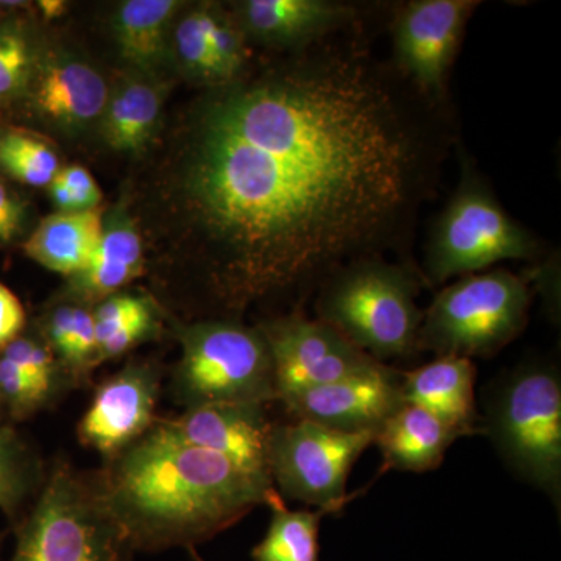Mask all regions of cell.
I'll use <instances>...</instances> for the list:
<instances>
[{
  "instance_id": "cell-17",
  "label": "cell",
  "mask_w": 561,
  "mask_h": 561,
  "mask_svg": "<svg viewBox=\"0 0 561 561\" xmlns=\"http://www.w3.org/2000/svg\"><path fill=\"white\" fill-rule=\"evenodd\" d=\"M459 438V432L434 413L402 402L376 431L373 445L381 451V472H426L440 467L449 446Z\"/></svg>"
},
{
  "instance_id": "cell-1",
  "label": "cell",
  "mask_w": 561,
  "mask_h": 561,
  "mask_svg": "<svg viewBox=\"0 0 561 561\" xmlns=\"http://www.w3.org/2000/svg\"><path fill=\"white\" fill-rule=\"evenodd\" d=\"M367 21L203 106L187 191L220 319L273 298L301 311L353 262L394 254L419 268L420 213L456 133L446 103L375 54Z\"/></svg>"
},
{
  "instance_id": "cell-15",
  "label": "cell",
  "mask_w": 561,
  "mask_h": 561,
  "mask_svg": "<svg viewBox=\"0 0 561 561\" xmlns=\"http://www.w3.org/2000/svg\"><path fill=\"white\" fill-rule=\"evenodd\" d=\"M371 7L343 0H247L234 20L245 38L300 50L368 18Z\"/></svg>"
},
{
  "instance_id": "cell-4",
  "label": "cell",
  "mask_w": 561,
  "mask_h": 561,
  "mask_svg": "<svg viewBox=\"0 0 561 561\" xmlns=\"http://www.w3.org/2000/svg\"><path fill=\"white\" fill-rule=\"evenodd\" d=\"M14 534L9 561H131V542L103 496L101 472L66 460L46 481Z\"/></svg>"
},
{
  "instance_id": "cell-5",
  "label": "cell",
  "mask_w": 561,
  "mask_h": 561,
  "mask_svg": "<svg viewBox=\"0 0 561 561\" xmlns=\"http://www.w3.org/2000/svg\"><path fill=\"white\" fill-rule=\"evenodd\" d=\"M481 432L518 478L561 500V376L551 360L526 359L491 383Z\"/></svg>"
},
{
  "instance_id": "cell-6",
  "label": "cell",
  "mask_w": 561,
  "mask_h": 561,
  "mask_svg": "<svg viewBox=\"0 0 561 561\" xmlns=\"http://www.w3.org/2000/svg\"><path fill=\"white\" fill-rule=\"evenodd\" d=\"M542 242L513 219L468 154L460 153V180L438 214L424 247L426 286L489 271L504 261H537Z\"/></svg>"
},
{
  "instance_id": "cell-14",
  "label": "cell",
  "mask_w": 561,
  "mask_h": 561,
  "mask_svg": "<svg viewBox=\"0 0 561 561\" xmlns=\"http://www.w3.org/2000/svg\"><path fill=\"white\" fill-rule=\"evenodd\" d=\"M295 420L328 430L375 432L402 404L401 373L383 364L376 370L311 387L279 398Z\"/></svg>"
},
{
  "instance_id": "cell-32",
  "label": "cell",
  "mask_w": 561,
  "mask_h": 561,
  "mask_svg": "<svg viewBox=\"0 0 561 561\" xmlns=\"http://www.w3.org/2000/svg\"><path fill=\"white\" fill-rule=\"evenodd\" d=\"M24 206L0 181V242H9L21 230Z\"/></svg>"
},
{
  "instance_id": "cell-34",
  "label": "cell",
  "mask_w": 561,
  "mask_h": 561,
  "mask_svg": "<svg viewBox=\"0 0 561 561\" xmlns=\"http://www.w3.org/2000/svg\"><path fill=\"white\" fill-rule=\"evenodd\" d=\"M39 9L43 11L44 16L54 20V18L61 16L62 11L66 9V3L58 2V0H43V2H39Z\"/></svg>"
},
{
  "instance_id": "cell-28",
  "label": "cell",
  "mask_w": 561,
  "mask_h": 561,
  "mask_svg": "<svg viewBox=\"0 0 561 561\" xmlns=\"http://www.w3.org/2000/svg\"><path fill=\"white\" fill-rule=\"evenodd\" d=\"M33 66L31 43L16 25L0 24V102L24 90Z\"/></svg>"
},
{
  "instance_id": "cell-31",
  "label": "cell",
  "mask_w": 561,
  "mask_h": 561,
  "mask_svg": "<svg viewBox=\"0 0 561 561\" xmlns=\"http://www.w3.org/2000/svg\"><path fill=\"white\" fill-rule=\"evenodd\" d=\"M27 327V316L20 298L0 284V348L16 339Z\"/></svg>"
},
{
  "instance_id": "cell-10",
  "label": "cell",
  "mask_w": 561,
  "mask_h": 561,
  "mask_svg": "<svg viewBox=\"0 0 561 561\" xmlns=\"http://www.w3.org/2000/svg\"><path fill=\"white\" fill-rule=\"evenodd\" d=\"M479 0H411L389 28L394 68L432 102L446 103L449 73Z\"/></svg>"
},
{
  "instance_id": "cell-3",
  "label": "cell",
  "mask_w": 561,
  "mask_h": 561,
  "mask_svg": "<svg viewBox=\"0 0 561 561\" xmlns=\"http://www.w3.org/2000/svg\"><path fill=\"white\" fill-rule=\"evenodd\" d=\"M420 268L371 257L334 273L316 294V319L373 359H408L419 353L424 311L416 305Z\"/></svg>"
},
{
  "instance_id": "cell-21",
  "label": "cell",
  "mask_w": 561,
  "mask_h": 561,
  "mask_svg": "<svg viewBox=\"0 0 561 561\" xmlns=\"http://www.w3.org/2000/svg\"><path fill=\"white\" fill-rule=\"evenodd\" d=\"M47 467L35 445L13 423L0 413V512L11 527L36 500Z\"/></svg>"
},
{
  "instance_id": "cell-25",
  "label": "cell",
  "mask_w": 561,
  "mask_h": 561,
  "mask_svg": "<svg viewBox=\"0 0 561 561\" xmlns=\"http://www.w3.org/2000/svg\"><path fill=\"white\" fill-rule=\"evenodd\" d=\"M0 353L13 362L38 389L49 397L54 404H57L69 391L76 390L61 362L55 356L38 330L22 331L16 339L0 348Z\"/></svg>"
},
{
  "instance_id": "cell-23",
  "label": "cell",
  "mask_w": 561,
  "mask_h": 561,
  "mask_svg": "<svg viewBox=\"0 0 561 561\" xmlns=\"http://www.w3.org/2000/svg\"><path fill=\"white\" fill-rule=\"evenodd\" d=\"M162 95L153 84L128 81L110 94L101 131L111 149L138 151L149 142L160 119Z\"/></svg>"
},
{
  "instance_id": "cell-29",
  "label": "cell",
  "mask_w": 561,
  "mask_h": 561,
  "mask_svg": "<svg viewBox=\"0 0 561 561\" xmlns=\"http://www.w3.org/2000/svg\"><path fill=\"white\" fill-rule=\"evenodd\" d=\"M158 332H160V320H158L157 308L151 306L149 311L140 313L139 317L125 324L113 337L103 343L98 351L99 365L121 357L122 354L135 348L139 343L157 337Z\"/></svg>"
},
{
  "instance_id": "cell-18",
  "label": "cell",
  "mask_w": 561,
  "mask_h": 561,
  "mask_svg": "<svg viewBox=\"0 0 561 561\" xmlns=\"http://www.w3.org/2000/svg\"><path fill=\"white\" fill-rule=\"evenodd\" d=\"M108 98V88L102 77L79 61L47 66L33 91L39 113L68 127H80L98 119Z\"/></svg>"
},
{
  "instance_id": "cell-27",
  "label": "cell",
  "mask_w": 561,
  "mask_h": 561,
  "mask_svg": "<svg viewBox=\"0 0 561 561\" xmlns=\"http://www.w3.org/2000/svg\"><path fill=\"white\" fill-rule=\"evenodd\" d=\"M210 7L205 5L187 14L175 33L181 62L191 76L217 84L216 68L210 55L208 25Z\"/></svg>"
},
{
  "instance_id": "cell-19",
  "label": "cell",
  "mask_w": 561,
  "mask_h": 561,
  "mask_svg": "<svg viewBox=\"0 0 561 561\" xmlns=\"http://www.w3.org/2000/svg\"><path fill=\"white\" fill-rule=\"evenodd\" d=\"M101 209L58 213L41 221L24 251L47 271L79 275L90 265L103 236Z\"/></svg>"
},
{
  "instance_id": "cell-7",
  "label": "cell",
  "mask_w": 561,
  "mask_h": 561,
  "mask_svg": "<svg viewBox=\"0 0 561 561\" xmlns=\"http://www.w3.org/2000/svg\"><path fill=\"white\" fill-rule=\"evenodd\" d=\"M531 301L529 280L505 268L461 276L424 311L419 353L471 360L496 356L526 330Z\"/></svg>"
},
{
  "instance_id": "cell-2",
  "label": "cell",
  "mask_w": 561,
  "mask_h": 561,
  "mask_svg": "<svg viewBox=\"0 0 561 561\" xmlns=\"http://www.w3.org/2000/svg\"><path fill=\"white\" fill-rule=\"evenodd\" d=\"M101 472L103 496L133 549H191L230 529L278 494L219 454L146 434Z\"/></svg>"
},
{
  "instance_id": "cell-24",
  "label": "cell",
  "mask_w": 561,
  "mask_h": 561,
  "mask_svg": "<svg viewBox=\"0 0 561 561\" xmlns=\"http://www.w3.org/2000/svg\"><path fill=\"white\" fill-rule=\"evenodd\" d=\"M271 526L264 540L253 549V561H320L319 531L321 519L332 508L289 511L280 494L267 505Z\"/></svg>"
},
{
  "instance_id": "cell-20",
  "label": "cell",
  "mask_w": 561,
  "mask_h": 561,
  "mask_svg": "<svg viewBox=\"0 0 561 561\" xmlns=\"http://www.w3.org/2000/svg\"><path fill=\"white\" fill-rule=\"evenodd\" d=\"M144 267L142 242L138 231L128 224H117L103 231L94 256L79 275L70 279L62 301L98 305L117 294L130 280L138 278Z\"/></svg>"
},
{
  "instance_id": "cell-12",
  "label": "cell",
  "mask_w": 561,
  "mask_h": 561,
  "mask_svg": "<svg viewBox=\"0 0 561 561\" xmlns=\"http://www.w3.org/2000/svg\"><path fill=\"white\" fill-rule=\"evenodd\" d=\"M264 404H208L158 419L147 434L162 442L219 454L243 470L271 479L268 437L273 423ZM272 481V479H271Z\"/></svg>"
},
{
  "instance_id": "cell-26",
  "label": "cell",
  "mask_w": 561,
  "mask_h": 561,
  "mask_svg": "<svg viewBox=\"0 0 561 561\" xmlns=\"http://www.w3.org/2000/svg\"><path fill=\"white\" fill-rule=\"evenodd\" d=\"M0 169L28 186H49L60 164L57 154L43 142L22 131L0 135Z\"/></svg>"
},
{
  "instance_id": "cell-30",
  "label": "cell",
  "mask_w": 561,
  "mask_h": 561,
  "mask_svg": "<svg viewBox=\"0 0 561 561\" xmlns=\"http://www.w3.org/2000/svg\"><path fill=\"white\" fill-rule=\"evenodd\" d=\"M55 176L68 187L73 202H76L77 210L98 208L102 201V192L87 169L81 165H70V168L58 171Z\"/></svg>"
},
{
  "instance_id": "cell-16",
  "label": "cell",
  "mask_w": 561,
  "mask_h": 561,
  "mask_svg": "<svg viewBox=\"0 0 561 561\" xmlns=\"http://www.w3.org/2000/svg\"><path fill=\"white\" fill-rule=\"evenodd\" d=\"M474 362L467 357L442 356L412 371L401 373L404 402L434 413L460 437L481 432V415L476 404Z\"/></svg>"
},
{
  "instance_id": "cell-11",
  "label": "cell",
  "mask_w": 561,
  "mask_h": 561,
  "mask_svg": "<svg viewBox=\"0 0 561 561\" xmlns=\"http://www.w3.org/2000/svg\"><path fill=\"white\" fill-rule=\"evenodd\" d=\"M257 330L271 350L276 401L294 391L342 381L383 365L302 311L262 321Z\"/></svg>"
},
{
  "instance_id": "cell-8",
  "label": "cell",
  "mask_w": 561,
  "mask_h": 561,
  "mask_svg": "<svg viewBox=\"0 0 561 561\" xmlns=\"http://www.w3.org/2000/svg\"><path fill=\"white\" fill-rule=\"evenodd\" d=\"M176 332L183 353L173 371L172 394L184 409L276 401L271 350L257 328L209 319Z\"/></svg>"
},
{
  "instance_id": "cell-35",
  "label": "cell",
  "mask_w": 561,
  "mask_h": 561,
  "mask_svg": "<svg viewBox=\"0 0 561 561\" xmlns=\"http://www.w3.org/2000/svg\"><path fill=\"white\" fill-rule=\"evenodd\" d=\"M3 541H5V534L0 531V561H5L3 560Z\"/></svg>"
},
{
  "instance_id": "cell-36",
  "label": "cell",
  "mask_w": 561,
  "mask_h": 561,
  "mask_svg": "<svg viewBox=\"0 0 561 561\" xmlns=\"http://www.w3.org/2000/svg\"><path fill=\"white\" fill-rule=\"evenodd\" d=\"M0 413H2V412H0Z\"/></svg>"
},
{
  "instance_id": "cell-33",
  "label": "cell",
  "mask_w": 561,
  "mask_h": 561,
  "mask_svg": "<svg viewBox=\"0 0 561 561\" xmlns=\"http://www.w3.org/2000/svg\"><path fill=\"white\" fill-rule=\"evenodd\" d=\"M49 192L51 201L60 208V213H79L68 187H66L57 176L50 181Z\"/></svg>"
},
{
  "instance_id": "cell-13",
  "label": "cell",
  "mask_w": 561,
  "mask_h": 561,
  "mask_svg": "<svg viewBox=\"0 0 561 561\" xmlns=\"http://www.w3.org/2000/svg\"><path fill=\"white\" fill-rule=\"evenodd\" d=\"M161 368L153 362H131L95 390L77 435L87 448L108 461L130 448L157 421Z\"/></svg>"
},
{
  "instance_id": "cell-22",
  "label": "cell",
  "mask_w": 561,
  "mask_h": 561,
  "mask_svg": "<svg viewBox=\"0 0 561 561\" xmlns=\"http://www.w3.org/2000/svg\"><path fill=\"white\" fill-rule=\"evenodd\" d=\"M179 7L176 0L125 2L116 20L122 58L138 69H157L164 61L169 25Z\"/></svg>"
},
{
  "instance_id": "cell-9",
  "label": "cell",
  "mask_w": 561,
  "mask_h": 561,
  "mask_svg": "<svg viewBox=\"0 0 561 561\" xmlns=\"http://www.w3.org/2000/svg\"><path fill=\"white\" fill-rule=\"evenodd\" d=\"M375 442V432L328 430L312 421L273 424L268 437V474L283 500L339 512L354 494L346 493L353 465Z\"/></svg>"
}]
</instances>
